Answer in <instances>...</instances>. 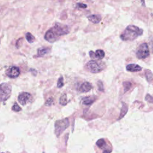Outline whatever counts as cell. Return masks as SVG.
Instances as JSON below:
<instances>
[{"instance_id": "1", "label": "cell", "mask_w": 153, "mask_h": 153, "mask_svg": "<svg viewBox=\"0 0 153 153\" xmlns=\"http://www.w3.org/2000/svg\"><path fill=\"white\" fill-rule=\"evenodd\" d=\"M69 32V29L68 26L57 23L46 32L44 38L50 42H54L60 36L68 34Z\"/></svg>"}, {"instance_id": "2", "label": "cell", "mask_w": 153, "mask_h": 153, "mask_svg": "<svg viewBox=\"0 0 153 153\" xmlns=\"http://www.w3.org/2000/svg\"><path fill=\"white\" fill-rule=\"evenodd\" d=\"M143 30L134 25L128 26L120 35L123 41H133L139 36L142 35Z\"/></svg>"}, {"instance_id": "3", "label": "cell", "mask_w": 153, "mask_h": 153, "mask_svg": "<svg viewBox=\"0 0 153 153\" xmlns=\"http://www.w3.org/2000/svg\"><path fill=\"white\" fill-rule=\"evenodd\" d=\"M105 63L99 60H92L85 65L86 69L91 73H98L105 68Z\"/></svg>"}, {"instance_id": "4", "label": "cell", "mask_w": 153, "mask_h": 153, "mask_svg": "<svg viewBox=\"0 0 153 153\" xmlns=\"http://www.w3.org/2000/svg\"><path fill=\"white\" fill-rule=\"evenodd\" d=\"M11 86L6 82L0 84V102L7 100L11 96Z\"/></svg>"}, {"instance_id": "5", "label": "cell", "mask_w": 153, "mask_h": 153, "mask_svg": "<svg viewBox=\"0 0 153 153\" xmlns=\"http://www.w3.org/2000/svg\"><path fill=\"white\" fill-rule=\"evenodd\" d=\"M69 126L68 118L56 121L55 123V133L57 136H59Z\"/></svg>"}, {"instance_id": "6", "label": "cell", "mask_w": 153, "mask_h": 153, "mask_svg": "<svg viewBox=\"0 0 153 153\" xmlns=\"http://www.w3.org/2000/svg\"><path fill=\"white\" fill-rule=\"evenodd\" d=\"M136 56L139 59H143L149 56V50L147 43H142L139 45L136 51Z\"/></svg>"}, {"instance_id": "7", "label": "cell", "mask_w": 153, "mask_h": 153, "mask_svg": "<svg viewBox=\"0 0 153 153\" xmlns=\"http://www.w3.org/2000/svg\"><path fill=\"white\" fill-rule=\"evenodd\" d=\"M32 99L31 94L27 92H22L18 96V100L22 105H26Z\"/></svg>"}, {"instance_id": "8", "label": "cell", "mask_w": 153, "mask_h": 153, "mask_svg": "<svg viewBox=\"0 0 153 153\" xmlns=\"http://www.w3.org/2000/svg\"><path fill=\"white\" fill-rule=\"evenodd\" d=\"M6 75L11 78H16L20 75V69L16 66H10L5 71Z\"/></svg>"}, {"instance_id": "9", "label": "cell", "mask_w": 153, "mask_h": 153, "mask_svg": "<svg viewBox=\"0 0 153 153\" xmlns=\"http://www.w3.org/2000/svg\"><path fill=\"white\" fill-rule=\"evenodd\" d=\"M89 55L91 58H96L97 59H102L105 56V52L102 50H97L95 53L92 51L89 52Z\"/></svg>"}, {"instance_id": "10", "label": "cell", "mask_w": 153, "mask_h": 153, "mask_svg": "<svg viewBox=\"0 0 153 153\" xmlns=\"http://www.w3.org/2000/svg\"><path fill=\"white\" fill-rule=\"evenodd\" d=\"M92 88H93V87H92V85L91 83H90L88 82H84L80 86L79 90L82 93H86V92L89 91Z\"/></svg>"}, {"instance_id": "11", "label": "cell", "mask_w": 153, "mask_h": 153, "mask_svg": "<svg viewBox=\"0 0 153 153\" xmlns=\"http://www.w3.org/2000/svg\"><path fill=\"white\" fill-rule=\"evenodd\" d=\"M126 69L129 72H139L142 70V68L136 64H129L126 66Z\"/></svg>"}, {"instance_id": "12", "label": "cell", "mask_w": 153, "mask_h": 153, "mask_svg": "<svg viewBox=\"0 0 153 153\" xmlns=\"http://www.w3.org/2000/svg\"><path fill=\"white\" fill-rule=\"evenodd\" d=\"M87 18L89 21H90L91 22L95 23V24L99 23L102 19L101 16L98 14H92V15L88 16Z\"/></svg>"}, {"instance_id": "13", "label": "cell", "mask_w": 153, "mask_h": 153, "mask_svg": "<svg viewBox=\"0 0 153 153\" xmlns=\"http://www.w3.org/2000/svg\"><path fill=\"white\" fill-rule=\"evenodd\" d=\"M95 100V97L92 96H87L84 97L82 99V103L85 105H91Z\"/></svg>"}, {"instance_id": "14", "label": "cell", "mask_w": 153, "mask_h": 153, "mask_svg": "<svg viewBox=\"0 0 153 153\" xmlns=\"http://www.w3.org/2000/svg\"><path fill=\"white\" fill-rule=\"evenodd\" d=\"M50 52V49L47 47H41L38 49L37 56L42 57Z\"/></svg>"}, {"instance_id": "15", "label": "cell", "mask_w": 153, "mask_h": 153, "mask_svg": "<svg viewBox=\"0 0 153 153\" xmlns=\"http://www.w3.org/2000/svg\"><path fill=\"white\" fill-rule=\"evenodd\" d=\"M96 145L100 149H103V152L104 151L106 150V149H107L106 148V142L105 140V139H99L97 142H96Z\"/></svg>"}, {"instance_id": "16", "label": "cell", "mask_w": 153, "mask_h": 153, "mask_svg": "<svg viewBox=\"0 0 153 153\" xmlns=\"http://www.w3.org/2000/svg\"><path fill=\"white\" fill-rule=\"evenodd\" d=\"M127 110H128L127 105L126 103H123V106H122V108H121V113H120V116L118 120L122 118L126 115V114L127 112Z\"/></svg>"}, {"instance_id": "17", "label": "cell", "mask_w": 153, "mask_h": 153, "mask_svg": "<svg viewBox=\"0 0 153 153\" xmlns=\"http://www.w3.org/2000/svg\"><path fill=\"white\" fill-rule=\"evenodd\" d=\"M145 75L146 78L148 81L151 82L152 80V73L149 70H145Z\"/></svg>"}, {"instance_id": "18", "label": "cell", "mask_w": 153, "mask_h": 153, "mask_svg": "<svg viewBox=\"0 0 153 153\" xmlns=\"http://www.w3.org/2000/svg\"><path fill=\"white\" fill-rule=\"evenodd\" d=\"M67 96L66 94H63L60 98V103L62 105H66L67 104Z\"/></svg>"}, {"instance_id": "19", "label": "cell", "mask_w": 153, "mask_h": 153, "mask_svg": "<svg viewBox=\"0 0 153 153\" xmlns=\"http://www.w3.org/2000/svg\"><path fill=\"white\" fill-rule=\"evenodd\" d=\"M26 38L29 43H32L35 41V37L30 33L27 32L26 34Z\"/></svg>"}, {"instance_id": "20", "label": "cell", "mask_w": 153, "mask_h": 153, "mask_svg": "<svg viewBox=\"0 0 153 153\" xmlns=\"http://www.w3.org/2000/svg\"><path fill=\"white\" fill-rule=\"evenodd\" d=\"M12 110L15 112H19L22 110V108L18 105V104L17 103H15L12 107Z\"/></svg>"}, {"instance_id": "21", "label": "cell", "mask_w": 153, "mask_h": 153, "mask_svg": "<svg viewBox=\"0 0 153 153\" xmlns=\"http://www.w3.org/2000/svg\"><path fill=\"white\" fill-rule=\"evenodd\" d=\"M63 78L62 76L60 77L58 79V81H57V87L58 88H61L62 87H63Z\"/></svg>"}, {"instance_id": "22", "label": "cell", "mask_w": 153, "mask_h": 153, "mask_svg": "<svg viewBox=\"0 0 153 153\" xmlns=\"http://www.w3.org/2000/svg\"><path fill=\"white\" fill-rule=\"evenodd\" d=\"M123 85L124 86V90L126 91L130 88L131 86V83L130 82H124L123 83Z\"/></svg>"}, {"instance_id": "23", "label": "cell", "mask_w": 153, "mask_h": 153, "mask_svg": "<svg viewBox=\"0 0 153 153\" xmlns=\"http://www.w3.org/2000/svg\"><path fill=\"white\" fill-rule=\"evenodd\" d=\"M98 87H99V90L100 91H103L104 90V88L103 87V84L100 81H99V82H98Z\"/></svg>"}, {"instance_id": "24", "label": "cell", "mask_w": 153, "mask_h": 153, "mask_svg": "<svg viewBox=\"0 0 153 153\" xmlns=\"http://www.w3.org/2000/svg\"><path fill=\"white\" fill-rule=\"evenodd\" d=\"M76 5L78 6V7L81 8H85L87 7V5L84 4L83 3H78L76 4Z\"/></svg>"}, {"instance_id": "25", "label": "cell", "mask_w": 153, "mask_h": 153, "mask_svg": "<svg viewBox=\"0 0 153 153\" xmlns=\"http://www.w3.org/2000/svg\"><path fill=\"white\" fill-rule=\"evenodd\" d=\"M145 99L147 100V101H149L150 103H152V97L151 95L149 94H147L146 97H145Z\"/></svg>"}, {"instance_id": "26", "label": "cell", "mask_w": 153, "mask_h": 153, "mask_svg": "<svg viewBox=\"0 0 153 153\" xmlns=\"http://www.w3.org/2000/svg\"></svg>"}]
</instances>
